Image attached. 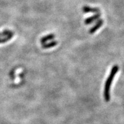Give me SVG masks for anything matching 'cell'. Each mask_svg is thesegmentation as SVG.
Instances as JSON below:
<instances>
[{
	"instance_id": "1",
	"label": "cell",
	"mask_w": 124,
	"mask_h": 124,
	"mask_svg": "<svg viewBox=\"0 0 124 124\" xmlns=\"http://www.w3.org/2000/svg\"><path fill=\"white\" fill-rule=\"evenodd\" d=\"M118 70H119V67L117 65L114 66L112 67L110 72L108 78L105 82V85L104 87V98L106 102H109L110 100V86H111V83H112L113 81L115 76L116 74L118 72Z\"/></svg>"
},
{
	"instance_id": "2",
	"label": "cell",
	"mask_w": 124,
	"mask_h": 124,
	"mask_svg": "<svg viewBox=\"0 0 124 124\" xmlns=\"http://www.w3.org/2000/svg\"><path fill=\"white\" fill-rule=\"evenodd\" d=\"M103 20L102 19H99V20H97V21L96 22L95 24L93 26V27L91 28L89 30V33L90 34H93L96 31L99 29L103 25Z\"/></svg>"
},
{
	"instance_id": "3",
	"label": "cell",
	"mask_w": 124,
	"mask_h": 124,
	"mask_svg": "<svg viewBox=\"0 0 124 124\" xmlns=\"http://www.w3.org/2000/svg\"><path fill=\"white\" fill-rule=\"evenodd\" d=\"M100 17V13H96L93 16H91L88 18L86 19V20H85V24L86 25H89L92 24L94 21L99 20Z\"/></svg>"
},
{
	"instance_id": "4",
	"label": "cell",
	"mask_w": 124,
	"mask_h": 124,
	"mask_svg": "<svg viewBox=\"0 0 124 124\" xmlns=\"http://www.w3.org/2000/svg\"><path fill=\"white\" fill-rule=\"evenodd\" d=\"M82 11L84 13H100V9L98 8H91L89 6H84L82 8Z\"/></svg>"
},
{
	"instance_id": "5",
	"label": "cell",
	"mask_w": 124,
	"mask_h": 124,
	"mask_svg": "<svg viewBox=\"0 0 124 124\" xmlns=\"http://www.w3.org/2000/svg\"><path fill=\"white\" fill-rule=\"evenodd\" d=\"M55 38V34L53 33H51L48 34V35L45 36L43 37V38L40 39V43L41 44H44L46 43L48 41L52 40H53Z\"/></svg>"
},
{
	"instance_id": "6",
	"label": "cell",
	"mask_w": 124,
	"mask_h": 124,
	"mask_svg": "<svg viewBox=\"0 0 124 124\" xmlns=\"http://www.w3.org/2000/svg\"><path fill=\"white\" fill-rule=\"evenodd\" d=\"M57 44V41L56 40H53L48 43H46L44 44H43L41 47H42V48H43V49H48V48L54 47L56 46Z\"/></svg>"
},
{
	"instance_id": "7",
	"label": "cell",
	"mask_w": 124,
	"mask_h": 124,
	"mask_svg": "<svg viewBox=\"0 0 124 124\" xmlns=\"http://www.w3.org/2000/svg\"><path fill=\"white\" fill-rule=\"evenodd\" d=\"M1 37H5L8 36H13L14 34V32H13L12 31H10V30L5 29L1 33Z\"/></svg>"
},
{
	"instance_id": "8",
	"label": "cell",
	"mask_w": 124,
	"mask_h": 124,
	"mask_svg": "<svg viewBox=\"0 0 124 124\" xmlns=\"http://www.w3.org/2000/svg\"><path fill=\"white\" fill-rule=\"evenodd\" d=\"M13 36H8L4 37L3 38H0V44L6 43L7 41L10 40L11 38H13Z\"/></svg>"
},
{
	"instance_id": "9",
	"label": "cell",
	"mask_w": 124,
	"mask_h": 124,
	"mask_svg": "<svg viewBox=\"0 0 124 124\" xmlns=\"http://www.w3.org/2000/svg\"><path fill=\"white\" fill-rule=\"evenodd\" d=\"M1 37V33H0V38Z\"/></svg>"
}]
</instances>
